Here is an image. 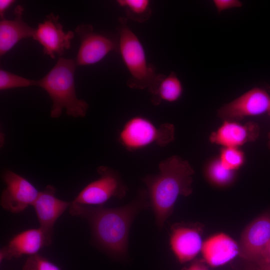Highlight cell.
Segmentation results:
<instances>
[{
  "label": "cell",
  "mask_w": 270,
  "mask_h": 270,
  "mask_svg": "<svg viewBox=\"0 0 270 270\" xmlns=\"http://www.w3.org/2000/svg\"><path fill=\"white\" fill-rule=\"evenodd\" d=\"M80 40V46L74 60L77 66L96 64L110 52H118V35L104 32H95L90 24L78 25L74 32Z\"/></svg>",
  "instance_id": "52a82bcc"
},
{
  "label": "cell",
  "mask_w": 270,
  "mask_h": 270,
  "mask_svg": "<svg viewBox=\"0 0 270 270\" xmlns=\"http://www.w3.org/2000/svg\"><path fill=\"white\" fill-rule=\"evenodd\" d=\"M205 176L212 184L219 186H227L235 178L236 172L224 167L218 158L212 160L206 166Z\"/></svg>",
  "instance_id": "ffe728a7"
},
{
  "label": "cell",
  "mask_w": 270,
  "mask_h": 270,
  "mask_svg": "<svg viewBox=\"0 0 270 270\" xmlns=\"http://www.w3.org/2000/svg\"><path fill=\"white\" fill-rule=\"evenodd\" d=\"M74 60L60 58L54 66L41 79L37 86L43 88L52 101L50 116L58 118L64 110L74 118H84L86 114L88 104L76 96L74 72L76 68Z\"/></svg>",
  "instance_id": "3957f363"
},
{
  "label": "cell",
  "mask_w": 270,
  "mask_h": 270,
  "mask_svg": "<svg viewBox=\"0 0 270 270\" xmlns=\"http://www.w3.org/2000/svg\"><path fill=\"white\" fill-rule=\"evenodd\" d=\"M182 270H210L207 264L202 259L194 260L188 266L184 267Z\"/></svg>",
  "instance_id": "484cf974"
},
{
  "label": "cell",
  "mask_w": 270,
  "mask_h": 270,
  "mask_svg": "<svg viewBox=\"0 0 270 270\" xmlns=\"http://www.w3.org/2000/svg\"><path fill=\"white\" fill-rule=\"evenodd\" d=\"M256 265L270 266V241L264 249Z\"/></svg>",
  "instance_id": "d4e9b609"
},
{
  "label": "cell",
  "mask_w": 270,
  "mask_h": 270,
  "mask_svg": "<svg viewBox=\"0 0 270 270\" xmlns=\"http://www.w3.org/2000/svg\"><path fill=\"white\" fill-rule=\"evenodd\" d=\"M250 264L244 270H257L256 266L252 263Z\"/></svg>",
  "instance_id": "83f0119b"
},
{
  "label": "cell",
  "mask_w": 270,
  "mask_h": 270,
  "mask_svg": "<svg viewBox=\"0 0 270 270\" xmlns=\"http://www.w3.org/2000/svg\"><path fill=\"white\" fill-rule=\"evenodd\" d=\"M213 3L218 13L228 9L242 6V2L238 0H214Z\"/></svg>",
  "instance_id": "cb8c5ba5"
},
{
  "label": "cell",
  "mask_w": 270,
  "mask_h": 270,
  "mask_svg": "<svg viewBox=\"0 0 270 270\" xmlns=\"http://www.w3.org/2000/svg\"><path fill=\"white\" fill-rule=\"evenodd\" d=\"M44 246H46L44 235L39 228L23 231L14 236L8 244L0 250V262L24 255L38 254Z\"/></svg>",
  "instance_id": "2e32d148"
},
{
  "label": "cell",
  "mask_w": 270,
  "mask_h": 270,
  "mask_svg": "<svg viewBox=\"0 0 270 270\" xmlns=\"http://www.w3.org/2000/svg\"><path fill=\"white\" fill-rule=\"evenodd\" d=\"M14 0H0V20L4 18V15L6 11L15 2Z\"/></svg>",
  "instance_id": "4316f807"
},
{
  "label": "cell",
  "mask_w": 270,
  "mask_h": 270,
  "mask_svg": "<svg viewBox=\"0 0 270 270\" xmlns=\"http://www.w3.org/2000/svg\"><path fill=\"white\" fill-rule=\"evenodd\" d=\"M116 2L124 10L128 20L144 22L148 20L152 14L148 0H118Z\"/></svg>",
  "instance_id": "d6986e66"
},
{
  "label": "cell",
  "mask_w": 270,
  "mask_h": 270,
  "mask_svg": "<svg viewBox=\"0 0 270 270\" xmlns=\"http://www.w3.org/2000/svg\"><path fill=\"white\" fill-rule=\"evenodd\" d=\"M116 32L118 52L130 75L127 86L133 89L150 90L158 74L154 66L148 62L143 45L130 28L126 18H118Z\"/></svg>",
  "instance_id": "277c9868"
},
{
  "label": "cell",
  "mask_w": 270,
  "mask_h": 270,
  "mask_svg": "<svg viewBox=\"0 0 270 270\" xmlns=\"http://www.w3.org/2000/svg\"><path fill=\"white\" fill-rule=\"evenodd\" d=\"M268 146L269 148L270 149V132H269L268 134Z\"/></svg>",
  "instance_id": "f546056e"
},
{
  "label": "cell",
  "mask_w": 270,
  "mask_h": 270,
  "mask_svg": "<svg viewBox=\"0 0 270 270\" xmlns=\"http://www.w3.org/2000/svg\"><path fill=\"white\" fill-rule=\"evenodd\" d=\"M257 270H268L265 267L262 266H257Z\"/></svg>",
  "instance_id": "f1b7e54d"
},
{
  "label": "cell",
  "mask_w": 270,
  "mask_h": 270,
  "mask_svg": "<svg viewBox=\"0 0 270 270\" xmlns=\"http://www.w3.org/2000/svg\"><path fill=\"white\" fill-rule=\"evenodd\" d=\"M158 173L142 178L146 187L150 208L158 229L172 215L180 196L192 192L194 170L188 160L172 156L160 162Z\"/></svg>",
  "instance_id": "7a4b0ae2"
},
{
  "label": "cell",
  "mask_w": 270,
  "mask_h": 270,
  "mask_svg": "<svg viewBox=\"0 0 270 270\" xmlns=\"http://www.w3.org/2000/svg\"><path fill=\"white\" fill-rule=\"evenodd\" d=\"M200 252L208 265L217 267L227 264L238 254V245L230 236L221 232L205 240Z\"/></svg>",
  "instance_id": "9a60e30c"
},
{
  "label": "cell",
  "mask_w": 270,
  "mask_h": 270,
  "mask_svg": "<svg viewBox=\"0 0 270 270\" xmlns=\"http://www.w3.org/2000/svg\"><path fill=\"white\" fill-rule=\"evenodd\" d=\"M54 186L48 185L40 192L32 204L36 212L40 228L46 240V246L51 244L54 226L56 222L70 206L71 202L62 200L56 196Z\"/></svg>",
  "instance_id": "4fadbf2b"
},
{
  "label": "cell",
  "mask_w": 270,
  "mask_h": 270,
  "mask_svg": "<svg viewBox=\"0 0 270 270\" xmlns=\"http://www.w3.org/2000/svg\"><path fill=\"white\" fill-rule=\"evenodd\" d=\"M36 86L37 80L26 78L4 70L3 68L0 70V90Z\"/></svg>",
  "instance_id": "44dd1931"
},
{
  "label": "cell",
  "mask_w": 270,
  "mask_h": 270,
  "mask_svg": "<svg viewBox=\"0 0 270 270\" xmlns=\"http://www.w3.org/2000/svg\"><path fill=\"white\" fill-rule=\"evenodd\" d=\"M6 188L0 196V205L5 210L19 213L32 206L40 192L27 179L10 170L2 174Z\"/></svg>",
  "instance_id": "ba28073f"
},
{
  "label": "cell",
  "mask_w": 270,
  "mask_h": 270,
  "mask_svg": "<svg viewBox=\"0 0 270 270\" xmlns=\"http://www.w3.org/2000/svg\"><path fill=\"white\" fill-rule=\"evenodd\" d=\"M151 102L155 106L163 102H174L178 100L183 93L182 82L174 72L168 75L158 74L151 88Z\"/></svg>",
  "instance_id": "ac0fdd59"
},
{
  "label": "cell",
  "mask_w": 270,
  "mask_h": 270,
  "mask_svg": "<svg viewBox=\"0 0 270 270\" xmlns=\"http://www.w3.org/2000/svg\"><path fill=\"white\" fill-rule=\"evenodd\" d=\"M99 178L88 184L71 202L74 205L102 206L112 198H123L128 187L118 172L104 166L97 168Z\"/></svg>",
  "instance_id": "8992f818"
},
{
  "label": "cell",
  "mask_w": 270,
  "mask_h": 270,
  "mask_svg": "<svg viewBox=\"0 0 270 270\" xmlns=\"http://www.w3.org/2000/svg\"><path fill=\"white\" fill-rule=\"evenodd\" d=\"M203 228L200 223L180 222L171 226L170 248L180 264L193 260L201 251Z\"/></svg>",
  "instance_id": "8fae6325"
},
{
  "label": "cell",
  "mask_w": 270,
  "mask_h": 270,
  "mask_svg": "<svg viewBox=\"0 0 270 270\" xmlns=\"http://www.w3.org/2000/svg\"><path fill=\"white\" fill-rule=\"evenodd\" d=\"M58 20V16L52 13L48 14L38 24L32 37L42 46L44 53L52 58H55L56 54L62 56L70 48L75 34L71 30L64 32Z\"/></svg>",
  "instance_id": "7c38bea8"
},
{
  "label": "cell",
  "mask_w": 270,
  "mask_h": 270,
  "mask_svg": "<svg viewBox=\"0 0 270 270\" xmlns=\"http://www.w3.org/2000/svg\"><path fill=\"white\" fill-rule=\"evenodd\" d=\"M270 110L269 94L264 88H254L220 108L218 115L224 120L237 121L248 116H260Z\"/></svg>",
  "instance_id": "9c48e42d"
},
{
  "label": "cell",
  "mask_w": 270,
  "mask_h": 270,
  "mask_svg": "<svg viewBox=\"0 0 270 270\" xmlns=\"http://www.w3.org/2000/svg\"><path fill=\"white\" fill-rule=\"evenodd\" d=\"M218 158L224 167L234 172L243 166L245 160L244 152L238 148H222Z\"/></svg>",
  "instance_id": "7402d4cb"
},
{
  "label": "cell",
  "mask_w": 270,
  "mask_h": 270,
  "mask_svg": "<svg viewBox=\"0 0 270 270\" xmlns=\"http://www.w3.org/2000/svg\"><path fill=\"white\" fill-rule=\"evenodd\" d=\"M22 270H62L56 264L48 259L36 254L29 256Z\"/></svg>",
  "instance_id": "603a6c76"
},
{
  "label": "cell",
  "mask_w": 270,
  "mask_h": 270,
  "mask_svg": "<svg viewBox=\"0 0 270 270\" xmlns=\"http://www.w3.org/2000/svg\"><path fill=\"white\" fill-rule=\"evenodd\" d=\"M260 134L257 124L248 122L241 124L236 121L224 120V123L212 132L209 140L211 143L222 148H238L254 141Z\"/></svg>",
  "instance_id": "5bb4252c"
},
{
  "label": "cell",
  "mask_w": 270,
  "mask_h": 270,
  "mask_svg": "<svg viewBox=\"0 0 270 270\" xmlns=\"http://www.w3.org/2000/svg\"><path fill=\"white\" fill-rule=\"evenodd\" d=\"M268 114L270 115V110L269 111Z\"/></svg>",
  "instance_id": "1f68e13d"
},
{
  "label": "cell",
  "mask_w": 270,
  "mask_h": 270,
  "mask_svg": "<svg viewBox=\"0 0 270 270\" xmlns=\"http://www.w3.org/2000/svg\"><path fill=\"white\" fill-rule=\"evenodd\" d=\"M262 266L265 267L268 270H270V266Z\"/></svg>",
  "instance_id": "4dcf8cb0"
},
{
  "label": "cell",
  "mask_w": 270,
  "mask_h": 270,
  "mask_svg": "<svg viewBox=\"0 0 270 270\" xmlns=\"http://www.w3.org/2000/svg\"><path fill=\"white\" fill-rule=\"evenodd\" d=\"M270 241V211L250 222L243 230L238 245V255L249 263L256 264Z\"/></svg>",
  "instance_id": "30bf717a"
},
{
  "label": "cell",
  "mask_w": 270,
  "mask_h": 270,
  "mask_svg": "<svg viewBox=\"0 0 270 270\" xmlns=\"http://www.w3.org/2000/svg\"><path fill=\"white\" fill-rule=\"evenodd\" d=\"M24 11L21 5L14 10L12 20L2 19L0 22V56H3L20 40L32 38L36 28L26 22L22 18Z\"/></svg>",
  "instance_id": "e0dca14e"
},
{
  "label": "cell",
  "mask_w": 270,
  "mask_h": 270,
  "mask_svg": "<svg viewBox=\"0 0 270 270\" xmlns=\"http://www.w3.org/2000/svg\"><path fill=\"white\" fill-rule=\"evenodd\" d=\"M174 126L166 122L156 126L142 116L130 118L119 132V142L127 150L136 151L155 144L164 147L174 139Z\"/></svg>",
  "instance_id": "5b68a950"
},
{
  "label": "cell",
  "mask_w": 270,
  "mask_h": 270,
  "mask_svg": "<svg viewBox=\"0 0 270 270\" xmlns=\"http://www.w3.org/2000/svg\"><path fill=\"white\" fill-rule=\"evenodd\" d=\"M150 208L146 190H140L130 202L118 208L70 204V214L86 220L96 245L116 258L126 256L131 226L136 216Z\"/></svg>",
  "instance_id": "6da1fadb"
}]
</instances>
